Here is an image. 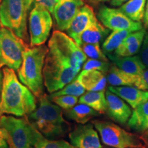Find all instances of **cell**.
Returning a JSON list of instances; mask_svg holds the SVG:
<instances>
[{
	"label": "cell",
	"instance_id": "27",
	"mask_svg": "<svg viewBox=\"0 0 148 148\" xmlns=\"http://www.w3.org/2000/svg\"><path fill=\"white\" fill-rule=\"evenodd\" d=\"M84 88L81 85L76 77L63 88L51 93L49 97H56L60 95H72L75 97L82 95L85 92Z\"/></svg>",
	"mask_w": 148,
	"mask_h": 148
},
{
	"label": "cell",
	"instance_id": "28",
	"mask_svg": "<svg viewBox=\"0 0 148 148\" xmlns=\"http://www.w3.org/2000/svg\"><path fill=\"white\" fill-rule=\"evenodd\" d=\"M79 47L85 53L86 57L90 59L108 61V58L100 48L99 44H82Z\"/></svg>",
	"mask_w": 148,
	"mask_h": 148
},
{
	"label": "cell",
	"instance_id": "37",
	"mask_svg": "<svg viewBox=\"0 0 148 148\" xmlns=\"http://www.w3.org/2000/svg\"><path fill=\"white\" fill-rule=\"evenodd\" d=\"M143 21L144 26H145V28H148V0H147V1H146L145 14H144V18Z\"/></svg>",
	"mask_w": 148,
	"mask_h": 148
},
{
	"label": "cell",
	"instance_id": "17",
	"mask_svg": "<svg viewBox=\"0 0 148 148\" xmlns=\"http://www.w3.org/2000/svg\"><path fill=\"white\" fill-rule=\"evenodd\" d=\"M108 90L126 101L133 109L148 100V90L134 86H109Z\"/></svg>",
	"mask_w": 148,
	"mask_h": 148
},
{
	"label": "cell",
	"instance_id": "14",
	"mask_svg": "<svg viewBox=\"0 0 148 148\" xmlns=\"http://www.w3.org/2000/svg\"><path fill=\"white\" fill-rule=\"evenodd\" d=\"M97 20L92 7L87 4L84 5L71 21L66 30V34L77 44L83 32Z\"/></svg>",
	"mask_w": 148,
	"mask_h": 148
},
{
	"label": "cell",
	"instance_id": "33",
	"mask_svg": "<svg viewBox=\"0 0 148 148\" xmlns=\"http://www.w3.org/2000/svg\"><path fill=\"white\" fill-rule=\"evenodd\" d=\"M32 1L34 5L35 4L42 5L47 9L51 14H53V9L58 2V0H32Z\"/></svg>",
	"mask_w": 148,
	"mask_h": 148
},
{
	"label": "cell",
	"instance_id": "8",
	"mask_svg": "<svg viewBox=\"0 0 148 148\" xmlns=\"http://www.w3.org/2000/svg\"><path fill=\"white\" fill-rule=\"evenodd\" d=\"M28 46L10 29L0 28V68L5 66L17 71Z\"/></svg>",
	"mask_w": 148,
	"mask_h": 148
},
{
	"label": "cell",
	"instance_id": "1",
	"mask_svg": "<svg viewBox=\"0 0 148 148\" xmlns=\"http://www.w3.org/2000/svg\"><path fill=\"white\" fill-rule=\"evenodd\" d=\"M2 71L3 77L0 99V115H28L36 108L34 95L18 80L13 69L5 67Z\"/></svg>",
	"mask_w": 148,
	"mask_h": 148
},
{
	"label": "cell",
	"instance_id": "20",
	"mask_svg": "<svg viewBox=\"0 0 148 148\" xmlns=\"http://www.w3.org/2000/svg\"><path fill=\"white\" fill-rule=\"evenodd\" d=\"M108 57L115 66L127 73L142 77L146 66L142 62L139 56L120 57L108 53Z\"/></svg>",
	"mask_w": 148,
	"mask_h": 148
},
{
	"label": "cell",
	"instance_id": "9",
	"mask_svg": "<svg viewBox=\"0 0 148 148\" xmlns=\"http://www.w3.org/2000/svg\"><path fill=\"white\" fill-rule=\"evenodd\" d=\"M53 25L51 13L45 8L35 4L29 14V46L44 45Z\"/></svg>",
	"mask_w": 148,
	"mask_h": 148
},
{
	"label": "cell",
	"instance_id": "10",
	"mask_svg": "<svg viewBox=\"0 0 148 148\" xmlns=\"http://www.w3.org/2000/svg\"><path fill=\"white\" fill-rule=\"evenodd\" d=\"M49 43L66 56L71 60L73 69L79 73L87 57L71 37L57 29L53 32Z\"/></svg>",
	"mask_w": 148,
	"mask_h": 148
},
{
	"label": "cell",
	"instance_id": "29",
	"mask_svg": "<svg viewBox=\"0 0 148 148\" xmlns=\"http://www.w3.org/2000/svg\"><path fill=\"white\" fill-rule=\"evenodd\" d=\"M34 148H75L64 140H49L42 136L36 143Z\"/></svg>",
	"mask_w": 148,
	"mask_h": 148
},
{
	"label": "cell",
	"instance_id": "2",
	"mask_svg": "<svg viewBox=\"0 0 148 148\" xmlns=\"http://www.w3.org/2000/svg\"><path fill=\"white\" fill-rule=\"evenodd\" d=\"M38 99V108L27 115L29 122L45 137L64 136L71 128V124L63 118L60 107L53 103L45 94Z\"/></svg>",
	"mask_w": 148,
	"mask_h": 148
},
{
	"label": "cell",
	"instance_id": "5",
	"mask_svg": "<svg viewBox=\"0 0 148 148\" xmlns=\"http://www.w3.org/2000/svg\"><path fill=\"white\" fill-rule=\"evenodd\" d=\"M0 128L10 148L34 147L36 142L43 136L29 122L27 116L16 118L1 115Z\"/></svg>",
	"mask_w": 148,
	"mask_h": 148
},
{
	"label": "cell",
	"instance_id": "44",
	"mask_svg": "<svg viewBox=\"0 0 148 148\" xmlns=\"http://www.w3.org/2000/svg\"><path fill=\"white\" fill-rule=\"evenodd\" d=\"M29 148H34V147H29Z\"/></svg>",
	"mask_w": 148,
	"mask_h": 148
},
{
	"label": "cell",
	"instance_id": "43",
	"mask_svg": "<svg viewBox=\"0 0 148 148\" xmlns=\"http://www.w3.org/2000/svg\"><path fill=\"white\" fill-rule=\"evenodd\" d=\"M1 1H2V0H0V3H1Z\"/></svg>",
	"mask_w": 148,
	"mask_h": 148
},
{
	"label": "cell",
	"instance_id": "30",
	"mask_svg": "<svg viewBox=\"0 0 148 148\" xmlns=\"http://www.w3.org/2000/svg\"><path fill=\"white\" fill-rule=\"evenodd\" d=\"M49 99L57 106L64 110H69L76 105L78 101V98L72 95H60L56 97H49Z\"/></svg>",
	"mask_w": 148,
	"mask_h": 148
},
{
	"label": "cell",
	"instance_id": "15",
	"mask_svg": "<svg viewBox=\"0 0 148 148\" xmlns=\"http://www.w3.org/2000/svg\"><path fill=\"white\" fill-rule=\"evenodd\" d=\"M105 95L107 102L106 112L108 116L119 123H127L132 112L130 107L123 99L109 90H106Z\"/></svg>",
	"mask_w": 148,
	"mask_h": 148
},
{
	"label": "cell",
	"instance_id": "41",
	"mask_svg": "<svg viewBox=\"0 0 148 148\" xmlns=\"http://www.w3.org/2000/svg\"><path fill=\"white\" fill-rule=\"evenodd\" d=\"M130 148H147L145 146H143V147H130Z\"/></svg>",
	"mask_w": 148,
	"mask_h": 148
},
{
	"label": "cell",
	"instance_id": "26",
	"mask_svg": "<svg viewBox=\"0 0 148 148\" xmlns=\"http://www.w3.org/2000/svg\"><path fill=\"white\" fill-rule=\"evenodd\" d=\"M132 32L126 29L122 30H114L106 37V39L103 42L101 49L106 53H110L116 49L123 42L127 36Z\"/></svg>",
	"mask_w": 148,
	"mask_h": 148
},
{
	"label": "cell",
	"instance_id": "11",
	"mask_svg": "<svg viewBox=\"0 0 148 148\" xmlns=\"http://www.w3.org/2000/svg\"><path fill=\"white\" fill-rule=\"evenodd\" d=\"M96 16L102 25L112 31L126 29L135 32L143 28L140 22L132 21L123 14L119 8L103 5L98 10Z\"/></svg>",
	"mask_w": 148,
	"mask_h": 148
},
{
	"label": "cell",
	"instance_id": "7",
	"mask_svg": "<svg viewBox=\"0 0 148 148\" xmlns=\"http://www.w3.org/2000/svg\"><path fill=\"white\" fill-rule=\"evenodd\" d=\"M94 127L100 134L101 140L105 145L114 148H130L143 147L146 140L142 136L127 132L110 121L95 120Z\"/></svg>",
	"mask_w": 148,
	"mask_h": 148
},
{
	"label": "cell",
	"instance_id": "13",
	"mask_svg": "<svg viewBox=\"0 0 148 148\" xmlns=\"http://www.w3.org/2000/svg\"><path fill=\"white\" fill-rule=\"evenodd\" d=\"M71 145L75 148H101L99 135L92 123L76 125L69 134Z\"/></svg>",
	"mask_w": 148,
	"mask_h": 148
},
{
	"label": "cell",
	"instance_id": "31",
	"mask_svg": "<svg viewBox=\"0 0 148 148\" xmlns=\"http://www.w3.org/2000/svg\"><path fill=\"white\" fill-rule=\"evenodd\" d=\"M110 66L108 61H103L95 59L86 60L83 64L82 71H88V70H98L104 74L108 72Z\"/></svg>",
	"mask_w": 148,
	"mask_h": 148
},
{
	"label": "cell",
	"instance_id": "23",
	"mask_svg": "<svg viewBox=\"0 0 148 148\" xmlns=\"http://www.w3.org/2000/svg\"><path fill=\"white\" fill-rule=\"evenodd\" d=\"M79 103H84L100 114L106 112L107 102L104 91H88L78 99Z\"/></svg>",
	"mask_w": 148,
	"mask_h": 148
},
{
	"label": "cell",
	"instance_id": "24",
	"mask_svg": "<svg viewBox=\"0 0 148 148\" xmlns=\"http://www.w3.org/2000/svg\"><path fill=\"white\" fill-rule=\"evenodd\" d=\"M66 116L79 124H85L93 117L99 116V113L84 103L75 105L73 108L66 110Z\"/></svg>",
	"mask_w": 148,
	"mask_h": 148
},
{
	"label": "cell",
	"instance_id": "34",
	"mask_svg": "<svg viewBox=\"0 0 148 148\" xmlns=\"http://www.w3.org/2000/svg\"><path fill=\"white\" fill-rule=\"evenodd\" d=\"M0 148H10L3 130L0 128Z\"/></svg>",
	"mask_w": 148,
	"mask_h": 148
},
{
	"label": "cell",
	"instance_id": "42",
	"mask_svg": "<svg viewBox=\"0 0 148 148\" xmlns=\"http://www.w3.org/2000/svg\"><path fill=\"white\" fill-rule=\"evenodd\" d=\"M1 27H3L2 25H1V20H0V28H1Z\"/></svg>",
	"mask_w": 148,
	"mask_h": 148
},
{
	"label": "cell",
	"instance_id": "12",
	"mask_svg": "<svg viewBox=\"0 0 148 148\" xmlns=\"http://www.w3.org/2000/svg\"><path fill=\"white\" fill-rule=\"evenodd\" d=\"M84 5V0H58L52 14L58 30H66L73 18Z\"/></svg>",
	"mask_w": 148,
	"mask_h": 148
},
{
	"label": "cell",
	"instance_id": "40",
	"mask_svg": "<svg viewBox=\"0 0 148 148\" xmlns=\"http://www.w3.org/2000/svg\"><path fill=\"white\" fill-rule=\"evenodd\" d=\"M145 137L147 138V140H148V130H147V132H145Z\"/></svg>",
	"mask_w": 148,
	"mask_h": 148
},
{
	"label": "cell",
	"instance_id": "6",
	"mask_svg": "<svg viewBox=\"0 0 148 148\" xmlns=\"http://www.w3.org/2000/svg\"><path fill=\"white\" fill-rule=\"evenodd\" d=\"M34 7L32 0H2L0 3V20L3 27L13 32L26 43L27 17Z\"/></svg>",
	"mask_w": 148,
	"mask_h": 148
},
{
	"label": "cell",
	"instance_id": "3",
	"mask_svg": "<svg viewBox=\"0 0 148 148\" xmlns=\"http://www.w3.org/2000/svg\"><path fill=\"white\" fill-rule=\"evenodd\" d=\"M48 51L44 63V85L49 93L61 89L75 78L77 75L66 56L55 46L48 43Z\"/></svg>",
	"mask_w": 148,
	"mask_h": 148
},
{
	"label": "cell",
	"instance_id": "18",
	"mask_svg": "<svg viewBox=\"0 0 148 148\" xmlns=\"http://www.w3.org/2000/svg\"><path fill=\"white\" fill-rule=\"evenodd\" d=\"M146 34L145 28L132 32L114 51V55L120 57L133 56L141 48Z\"/></svg>",
	"mask_w": 148,
	"mask_h": 148
},
{
	"label": "cell",
	"instance_id": "36",
	"mask_svg": "<svg viewBox=\"0 0 148 148\" xmlns=\"http://www.w3.org/2000/svg\"><path fill=\"white\" fill-rule=\"evenodd\" d=\"M142 80L144 85V90L148 89V69L144 71L142 75Z\"/></svg>",
	"mask_w": 148,
	"mask_h": 148
},
{
	"label": "cell",
	"instance_id": "21",
	"mask_svg": "<svg viewBox=\"0 0 148 148\" xmlns=\"http://www.w3.org/2000/svg\"><path fill=\"white\" fill-rule=\"evenodd\" d=\"M109 31L110 29L97 20L83 32L77 45L79 47L82 44H99L101 40L108 36Z\"/></svg>",
	"mask_w": 148,
	"mask_h": 148
},
{
	"label": "cell",
	"instance_id": "35",
	"mask_svg": "<svg viewBox=\"0 0 148 148\" xmlns=\"http://www.w3.org/2000/svg\"><path fill=\"white\" fill-rule=\"evenodd\" d=\"M128 1L129 0H110V4L111 6L119 7L121 6L122 5H123Z\"/></svg>",
	"mask_w": 148,
	"mask_h": 148
},
{
	"label": "cell",
	"instance_id": "32",
	"mask_svg": "<svg viewBox=\"0 0 148 148\" xmlns=\"http://www.w3.org/2000/svg\"><path fill=\"white\" fill-rule=\"evenodd\" d=\"M142 62L146 67H148V33H146L143 44L140 48L139 55Z\"/></svg>",
	"mask_w": 148,
	"mask_h": 148
},
{
	"label": "cell",
	"instance_id": "4",
	"mask_svg": "<svg viewBox=\"0 0 148 148\" xmlns=\"http://www.w3.org/2000/svg\"><path fill=\"white\" fill-rule=\"evenodd\" d=\"M48 47L45 45L26 48L23 54L21 65L17 71L20 82L27 86L35 97L43 95V71Z\"/></svg>",
	"mask_w": 148,
	"mask_h": 148
},
{
	"label": "cell",
	"instance_id": "25",
	"mask_svg": "<svg viewBox=\"0 0 148 148\" xmlns=\"http://www.w3.org/2000/svg\"><path fill=\"white\" fill-rule=\"evenodd\" d=\"M147 0H129L120 6L119 10L132 21L140 22L143 20Z\"/></svg>",
	"mask_w": 148,
	"mask_h": 148
},
{
	"label": "cell",
	"instance_id": "38",
	"mask_svg": "<svg viewBox=\"0 0 148 148\" xmlns=\"http://www.w3.org/2000/svg\"><path fill=\"white\" fill-rule=\"evenodd\" d=\"M108 0H84V1H86V3H88V5H97L100 4L101 3L106 2L108 1Z\"/></svg>",
	"mask_w": 148,
	"mask_h": 148
},
{
	"label": "cell",
	"instance_id": "22",
	"mask_svg": "<svg viewBox=\"0 0 148 148\" xmlns=\"http://www.w3.org/2000/svg\"><path fill=\"white\" fill-rule=\"evenodd\" d=\"M127 125L131 129L138 132L148 130V100L134 109Z\"/></svg>",
	"mask_w": 148,
	"mask_h": 148
},
{
	"label": "cell",
	"instance_id": "19",
	"mask_svg": "<svg viewBox=\"0 0 148 148\" xmlns=\"http://www.w3.org/2000/svg\"><path fill=\"white\" fill-rule=\"evenodd\" d=\"M76 78L84 89L88 91H104L106 88V75L98 70L82 71Z\"/></svg>",
	"mask_w": 148,
	"mask_h": 148
},
{
	"label": "cell",
	"instance_id": "39",
	"mask_svg": "<svg viewBox=\"0 0 148 148\" xmlns=\"http://www.w3.org/2000/svg\"><path fill=\"white\" fill-rule=\"evenodd\" d=\"M3 77V71H1V70H0V92H1V87H2Z\"/></svg>",
	"mask_w": 148,
	"mask_h": 148
},
{
	"label": "cell",
	"instance_id": "16",
	"mask_svg": "<svg viewBox=\"0 0 148 148\" xmlns=\"http://www.w3.org/2000/svg\"><path fill=\"white\" fill-rule=\"evenodd\" d=\"M107 82L114 86H134L144 90L142 77L136 76L122 71L113 64L111 66L107 74Z\"/></svg>",
	"mask_w": 148,
	"mask_h": 148
}]
</instances>
